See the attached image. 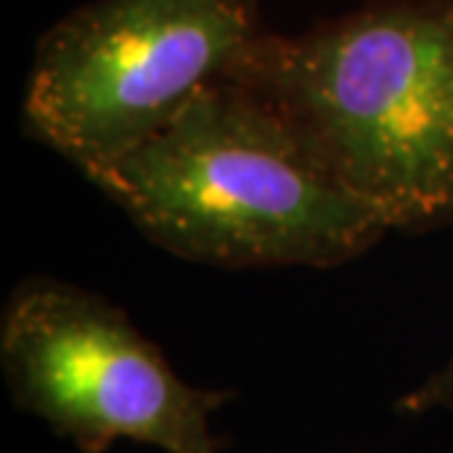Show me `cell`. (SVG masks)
Segmentation results:
<instances>
[{
	"label": "cell",
	"instance_id": "obj_1",
	"mask_svg": "<svg viewBox=\"0 0 453 453\" xmlns=\"http://www.w3.org/2000/svg\"><path fill=\"white\" fill-rule=\"evenodd\" d=\"M153 244L221 268H330L388 224L295 118L224 80L92 177Z\"/></svg>",
	"mask_w": 453,
	"mask_h": 453
},
{
	"label": "cell",
	"instance_id": "obj_2",
	"mask_svg": "<svg viewBox=\"0 0 453 453\" xmlns=\"http://www.w3.org/2000/svg\"><path fill=\"white\" fill-rule=\"evenodd\" d=\"M230 80L271 97L388 230L453 224V0H374L262 33Z\"/></svg>",
	"mask_w": 453,
	"mask_h": 453
},
{
	"label": "cell",
	"instance_id": "obj_3",
	"mask_svg": "<svg viewBox=\"0 0 453 453\" xmlns=\"http://www.w3.org/2000/svg\"><path fill=\"white\" fill-rule=\"evenodd\" d=\"M262 33L257 0H88L35 48L24 124L92 180L230 80Z\"/></svg>",
	"mask_w": 453,
	"mask_h": 453
},
{
	"label": "cell",
	"instance_id": "obj_4",
	"mask_svg": "<svg viewBox=\"0 0 453 453\" xmlns=\"http://www.w3.org/2000/svg\"><path fill=\"white\" fill-rule=\"evenodd\" d=\"M0 371L18 410L80 453H106L118 441L224 453L212 415L233 392L186 383L121 306L80 286L30 277L9 295Z\"/></svg>",
	"mask_w": 453,
	"mask_h": 453
},
{
	"label": "cell",
	"instance_id": "obj_5",
	"mask_svg": "<svg viewBox=\"0 0 453 453\" xmlns=\"http://www.w3.org/2000/svg\"><path fill=\"white\" fill-rule=\"evenodd\" d=\"M395 410L401 415H430L453 410V357L439 371H433L421 386L406 392L395 403Z\"/></svg>",
	"mask_w": 453,
	"mask_h": 453
}]
</instances>
